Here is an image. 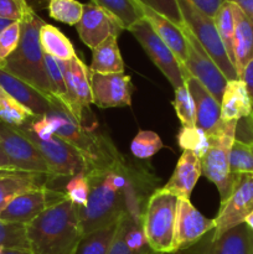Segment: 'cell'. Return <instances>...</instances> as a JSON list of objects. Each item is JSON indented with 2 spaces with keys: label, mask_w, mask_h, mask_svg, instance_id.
I'll use <instances>...</instances> for the list:
<instances>
[{
  "label": "cell",
  "mask_w": 253,
  "mask_h": 254,
  "mask_svg": "<svg viewBox=\"0 0 253 254\" xmlns=\"http://www.w3.org/2000/svg\"><path fill=\"white\" fill-rule=\"evenodd\" d=\"M47 10L56 21L76 26L83 14V4L78 0H50Z\"/></svg>",
  "instance_id": "d6a6232c"
},
{
  "label": "cell",
  "mask_w": 253,
  "mask_h": 254,
  "mask_svg": "<svg viewBox=\"0 0 253 254\" xmlns=\"http://www.w3.org/2000/svg\"><path fill=\"white\" fill-rule=\"evenodd\" d=\"M253 112V102L242 79L228 81L221 99V121L238 122Z\"/></svg>",
  "instance_id": "7402d4cb"
},
{
  "label": "cell",
  "mask_w": 253,
  "mask_h": 254,
  "mask_svg": "<svg viewBox=\"0 0 253 254\" xmlns=\"http://www.w3.org/2000/svg\"><path fill=\"white\" fill-rule=\"evenodd\" d=\"M178 143L183 150L192 151L201 159L210 146V138L206 131L197 127H181L178 134Z\"/></svg>",
  "instance_id": "836d02e7"
},
{
  "label": "cell",
  "mask_w": 253,
  "mask_h": 254,
  "mask_svg": "<svg viewBox=\"0 0 253 254\" xmlns=\"http://www.w3.org/2000/svg\"><path fill=\"white\" fill-rule=\"evenodd\" d=\"M202 175L201 161L192 151L184 150L176 168L168 183L160 188L164 192L171 193L181 200H190L196 183Z\"/></svg>",
  "instance_id": "ac0fdd59"
},
{
  "label": "cell",
  "mask_w": 253,
  "mask_h": 254,
  "mask_svg": "<svg viewBox=\"0 0 253 254\" xmlns=\"http://www.w3.org/2000/svg\"><path fill=\"white\" fill-rule=\"evenodd\" d=\"M79 39L86 46L93 50L108 37L121 35L124 29L112 15L94 2L83 4V14L76 25Z\"/></svg>",
  "instance_id": "e0dca14e"
},
{
  "label": "cell",
  "mask_w": 253,
  "mask_h": 254,
  "mask_svg": "<svg viewBox=\"0 0 253 254\" xmlns=\"http://www.w3.org/2000/svg\"><path fill=\"white\" fill-rule=\"evenodd\" d=\"M240 79H242L245 82L246 87H247V91L250 93L251 99L253 102V59L246 64V67L243 68L242 73H241Z\"/></svg>",
  "instance_id": "f6af8a7d"
},
{
  "label": "cell",
  "mask_w": 253,
  "mask_h": 254,
  "mask_svg": "<svg viewBox=\"0 0 253 254\" xmlns=\"http://www.w3.org/2000/svg\"><path fill=\"white\" fill-rule=\"evenodd\" d=\"M59 64L63 72L67 88V104L64 109L78 123L87 126L84 123V116L93 103L89 67L78 56L68 61L59 60Z\"/></svg>",
  "instance_id": "4fadbf2b"
},
{
  "label": "cell",
  "mask_w": 253,
  "mask_h": 254,
  "mask_svg": "<svg viewBox=\"0 0 253 254\" xmlns=\"http://www.w3.org/2000/svg\"><path fill=\"white\" fill-rule=\"evenodd\" d=\"M21 36V24L14 21L0 32V64L16 50Z\"/></svg>",
  "instance_id": "60d3db41"
},
{
  "label": "cell",
  "mask_w": 253,
  "mask_h": 254,
  "mask_svg": "<svg viewBox=\"0 0 253 254\" xmlns=\"http://www.w3.org/2000/svg\"><path fill=\"white\" fill-rule=\"evenodd\" d=\"M45 116L52 123L55 134L83 156L87 163L86 174L126 166L123 158L107 136L99 134L94 128L78 123L59 101L52 103L51 109Z\"/></svg>",
  "instance_id": "7a4b0ae2"
},
{
  "label": "cell",
  "mask_w": 253,
  "mask_h": 254,
  "mask_svg": "<svg viewBox=\"0 0 253 254\" xmlns=\"http://www.w3.org/2000/svg\"><path fill=\"white\" fill-rule=\"evenodd\" d=\"M178 201L176 196L158 189L146 202L141 225L146 242L155 254L174 253Z\"/></svg>",
  "instance_id": "5b68a950"
},
{
  "label": "cell",
  "mask_w": 253,
  "mask_h": 254,
  "mask_svg": "<svg viewBox=\"0 0 253 254\" xmlns=\"http://www.w3.org/2000/svg\"><path fill=\"white\" fill-rule=\"evenodd\" d=\"M0 174H1V171H0Z\"/></svg>",
  "instance_id": "11a10c76"
},
{
  "label": "cell",
  "mask_w": 253,
  "mask_h": 254,
  "mask_svg": "<svg viewBox=\"0 0 253 254\" xmlns=\"http://www.w3.org/2000/svg\"><path fill=\"white\" fill-rule=\"evenodd\" d=\"M245 223L253 231V211L247 216V218L245 220Z\"/></svg>",
  "instance_id": "f907efd6"
},
{
  "label": "cell",
  "mask_w": 253,
  "mask_h": 254,
  "mask_svg": "<svg viewBox=\"0 0 253 254\" xmlns=\"http://www.w3.org/2000/svg\"><path fill=\"white\" fill-rule=\"evenodd\" d=\"M93 104L99 108L130 107L134 84L128 74H101L89 71Z\"/></svg>",
  "instance_id": "9a60e30c"
},
{
  "label": "cell",
  "mask_w": 253,
  "mask_h": 254,
  "mask_svg": "<svg viewBox=\"0 0 253 254\" xmlns=\"http://www.w3.org/2000/svg\"><path fill=\"white\" fill-rule=\"evenodd\" d=\"M192 5H195L200 11L206 14L210 17H215L217 11L220 10L221 5L226 1V0H189Z\"/></svg>",
  "instance_id": "ee69618b"
},
{
  "label": "cell",
  "mask_w": 253,
  "mask_h": 254,
  "mask_svg": "<svg viewBox=\"0 0 253 254\" xmlns=\"http://www.w3.org/2000/svg\"><path fill=\"white\" fill-rule=\"evenodd\" d=\"M35 114L0 88V119L12 127H21Z\"/></svg>",
  "instance_id": "4dcf8cb0"
},
{
  "label": "cell",
  "mask_w": 253,
  "mask_h": 254,
  "mask_svg": "<svg viewBox=\"0 0 253 254\" xmlns=\"http://www.w3.org/2000/svg\"><path fill=\"white\" fill-rule=\"evenodd\" d=\"M40 42L45 54L60 61H68L77 56L72 42L56 26L45 22L40 29Z\"/></svg>",
  "instance_id": "4316f807"
},
{
  "label": "cell",
  "mask_w": 253,
  "mask_h": 254,
  "mask_svg": "<svg viewBox=\"0 0 253 254\" xmlns=\"http://www.w3.org/2000/svg\"><path fill=\"white\" fill-rule=\"evenodd\" d=\"M32 254H74L83 237L78 207L64 197L26 225Z\"/></svg>",
  "instance_id": "6da1fadb"
},
{
  "label": "cell",
  "mask_w": 253,
  "mask_h": 254,
  "mask_svg": "<svg viewBox=\"0 0 253 254\" xmlns=\"http://www.w3.org/2000/svg\"><path fill=\"white\" fill-rule=\"evenodd\" d=\"M20 24L21 36L19 45L16 50L0 64V68L26 82L51 102L57 101L50 87L45 64V52L40 42V29L45 21L31 10Z\"/></svg>",
  "instance_id": "3957f363"
},
{
  "label": "cell",
  "mask_w": 253,
  "mask_h": 254,
  "mask_svg": "<svg viewBox=\"0 0 253 254\" xmlns=\"http://www.w3.org/2000/svg\"><path fill=\"white\" fill-rule=\"evenodd\" d=\"M173 107L175 109L179 121H180L181 127H196L195 104H193L192 97L185 84L175 89Z\"/></svg>",
  "instance_id": "8d00e7d4"
},
{
  "label": "cell",
  "mask_w": 253,
  "mask_h": 254,
  "mask_svg": "<svg viewBox=\"0 0 253 254\" xmlns=\"http://www.w3.org/2000/svg\"><path fill=\"white\" fill-rule=\"evenodd\" d=\"M230 170L232 175L253 174V153L247 144L233 141L230 151Z\"/></svg>",
  "instance_id": "74e56055"
},
{
  "label": "cell",
  "mask_w": 253,
  "mask_h": 254,
  "mask_svg": "<svg viewBox=\"0 0 253 254\" xmlns=\"http://www.w3.org/2000/svg\"><path fill=\"white\" fill-rule=\"evenodd\" d=\"M216 27L220 34L221 40L223 42L226 51H227L230 60L235 61V55H233V40H235V15H233V4L232 1L226 0L221 5L220 10L213 17ZM235 66V64H233Z\"/></svg>",
  "instance_id": "f546056e"
},
{
  "label": "cell",
  "mask_w": 253,
  "mask_h": 254,
  "mask_svg": "<svg viewBox=\"0 0 253 254\" xmlns=\"http://www.w3.org/2000/svg\"><path fill=\"white\" fill-rule=\"evenodd\" d=\"M89 71L93 73H124V62L118 47V37L111 36L92 50Z\"/></svg>",
  "instance_id": "d4e9b609"
},
{
  "label": "cell",
  "mask_w": 253,
  "mask_h": 254,
  "mask_svg": "<svg viewBox=\"0 0 253 254\" xmlns=\"http://www.w3.org/2000/svg\"><path fill=\"white\" fill-rule=\"evenodd\" d=\"M183 14L185 25L189 27L193 36L197 39L201 46L210 55L218 68L222 71L227 81L238 79L237 72L232 61L228 57L223 42L221 40L220 34L216 27L213 17L207 16L202 11L197 9L195 5L191 4L189 0H178Z\"/></svg>",
  "instance_id": "52a82bcc"
},
{
  "label": "cell",
  "mask_w": 253,
  "mask_h": 254,
  "mask_svg": "<svg viewBox=\"0 0 253 254\" xmlns=\"http://www.w3.org/2000/svg\"><path fill=\"white\" fill-rule=\"evenodd\" d=\"M228 1L235 2L253 24V0H228Z\"/></svg>",
  "instance_id": "bcb514c9"
},
{
  "label": "cell",
  "mask_w": 253,
  "mask_h": 254,
  "mask_svg": "<svg viewBox=\"0 0 253 254\" xmlns=\"http://www.w3.org/2000/svg\"><path fill=\"white\" fill-rule=\"evenodd\" d=\"M250 254H253V231H252V236H251V251Z\"/></svg>",
  "instance_id": "816d5d0a"
},
{
  "label": "cell",
  "mask_w": 253,
  "mask_h": 254,
  "mask_svg": "<svg viewBox=\"0 0 253 254\" xmlns=\"http://www.w3.org/2000/svg\"><path fill=\"white\" fill-rule=\"evenodd\" d=\"M56 176L27 171H1L0 174V213L21 193L35 189L46 188Z\"/></svg>",
  "instance_id": "ffe728a7"
},
{
  "label": "cell",
  "mask_w": 253,
  "mask_h": 254,
  "mask_svg": "<svg viewBox=\"0 0 253 254\" xmlns=\"http://www.w3.org/2000/svg\"><path fill=\"white\" fill-rule=\"evenodd\" d=\"M108 171L86 174L89 181L88 202L84 207L78 208L82 236L116 225L126 212L138 215L135 207L126 198V190H118L112 185Z\"/></svg>",
  "instance_id": "277c9868"
},
{
  "label": "cell",
  "mask_w": 253,
  "mask_h": 254,
  "mask_svg": "<svg viewBox=\"0 0 253 254\" xmlns=\"http://www.w3.org/2000/svg\"><path fill=\"white\" fill-rule=\"evenodd\" d=\"M2 254H32L30 251H20V250H4Z\"/></svg>",
  "instance_id": "681fc988"
},
{
  "label": "cell",
  "mask_w": 253,
  "mask_h": 254,
  "mask_svg": "<svg viewBox=\"0 0 253 254\" xmlns=\"http://www.w3.org/2000/svg\"><path fill=\"white\" fill-rule=\"evenodd\" d=\"M164 148L160 136L155 131L140 130L130 144V151L138 159H150Z\"/></svg>",
  "instance_id": "e575fe53"
},
{
  "label": "cell",
  "mask_w": 253,
  "mask_h": 254,
  "mask_svg": "<svg viewBox=\"0 0 253 254\" xmlns=\"http://www.w3.org/2000/svg\"><path fill=\"white\" fill-rule=\"evenodd\" d=\"M107 254H154V253H136L134 251H131L129 248V246L126 245V240H124L123 230L119 226V223H117V231L116 235H114L113 242H112L111 248H109L108 253Z\"/></svg>",
  "instance_id": "7bdbcfd3"
},
{
  "label": "cell",
  "mask_w": 253,
  "mask_h": 254,
  "mask_svg": "<svg viewBox=\"0 0 253 254\" xmlns=\"http://www.w3.org/2000/svg\"><path fill=\"white\" fill-rule=\"evenodd\" d=\"M252 211L253 174L236 175L232 193L225 202L221 203L220 212L215 218L212 241L218 240L227 231L245 223V220Z\"/></svg>",
  "instance_id": "8fae6325"
},
{
  "label": "cell",
  "mask_w": 253,
  "mask_h": 254,
  "mask_svg": "<svg viewBox=\"0 0 253 254\" xmlns=\"http://www.w3.org/2000/svg\"><path fill=\"white\" fill-rule=\"evenodd\" d=\"M118 223V222H117ZM116 225L101 228L83 236L77 246L74 254H107L113 242L117 231Z\"/></svg>",
  "instance_id": "f1b7e54d"
},
{
  "label": "cell",
  "mask_w": 253,
  "mask_h": 254,
  "mask_svg": "<svg viewBox=\"0 0 253 254\" xmlns=\"http://www.w3.org/2000/svg\"><path fill=\"white\" fill-rule=\"evenodd\" d=\"M2 251H4V248L0 247V254H2Z\"/></svg>",
  "instance_id": "f5cc1de1"
},
{
  "label": "cell",
  "mask_w": 253,
  "mask_h": 254,
  "mask_svg": "<svg viewBox=\"0 0 253 254\" xmlns=\"http://www.w3.org/2000/svg\"><path fill=\"white\" fill-rule=\"evenodd\" d=\"M140 7L143 10L144 17L148 20V22L151 25L156 35L174 52V55H175L176 59L179 60V62H180L184 68V64H185L186 61V52H188V41H186L183 29H180L178 25H175L173 21L166 19L163 15L158 14L154 10L149 9L144 5H140Z\"/></svg>",
  "instance_id": "603a6c76"
},
{
  "label": "cell",
  "mask_w": 253,
  "mask_h": 254,
  "mask_svg": "<svg viewBox=\"0 0 253 254\" xmlns=\"http://www.w3.org/2000/svg\"><path fill=\"white\" fill-rule=\"evenodd\" d=\"M0 146L17 171L55 176L42 154L37 150L31 140L16 127L5 123L1 119H0Z\"/></svg>",
  "instance_id": "30bf717a"
},
{
  "label": "cell",
  "mask_w": 253,
  "mask_h": 254,
  "mask_svg": "<svg viewBox=\"0 0 253 254\" xmlns=\"http://www.w3.org/2000/svg\"><path fill=\"white\" fill-rule=\"evenodd\" d=\"M0 247L4 250L30 251L26 225L0 220Z\"/></svg>",
  "instance_id": "1f68e13d"
},
{
  "label": "cell",
  "mask_w": 253,
  "mask_h": 254,
  "mask_svg": "<svg viewBox=\"0 0 253 254\" xmlns=\"http://www.w3.org/2000/svg\"><path fill=\"white\" fill-rule=\"evenodd\" d=\"M233 4L235 15V40H233V55H235L236 72L240 78L246 64L253 59V24L245 12Z\"/></svg>",
  "instance_id": "cb8c5ba5"
},
{
  "label": "cell",
  "mask_w": 253,
  "mask_h": 254,
  "mask_svg": "<svg viewBox=\"0 0 253 254\" xmlns=\"http://www.w3.org/2000/svg\"><path fill=\"white\" fill-rule=\"evenodd\" d=\"M31 10L26 0H0V19L22 21Z\"/></svg>",
  "instance_id": "b9f144b4"
},
{
  "label": "cell",
  "mask_w": 253,
  "mask_h": 254,
  "mask_svg": "<svg viewBox=\"0 0 253 254\" xmlns=\"http://www.w3.org/2000/svg\"><path fill=\"white\" fill-rule=\"evenodd\" d=\"M0 88L4 89L12 98L30 109L35 116L46 114L54 103L41 92L2 68H0Z\"/></svg>",
  "instance_id": "44dd1931"
},
{
  "label": "cell",
  "mask_w": 253,
  "mask_h": 254,
  "mask_svg": "<svg viewBox=\"0 0 253 254\" xmlns=\"http://www.w3.org/2000/svg\"><path fill=\"white\" fill-rule=\"evenodd\" d=\"M92 2L112 15L124 30L144 19L143 10L135 0H92Z\"/></svg>",
  "instance_id": "83f0119b"
},
{
  "label": "cell",
  "mask_w": 253,
  "mask_h": 254,
  "mask_svg": "<svg viewBox=\"0 0 253 254\" xmlns=\"http://www.w3.org/2000/svg\"><path fill=\"white\" fill-rule=\"evenodd\" d=\"M236 126L237 122L221 121L217 128L208 134L210 146L200 159L202 175L216 185L221 203L230 197L236 180L230 170V151L235 141Z\"/></svg>",
  "instance_id": "8992f818"
},
{
  "label": "cell",
  "mask_w": 253,
  "mask_h": 254,
  "mask_svg": "<svg viewBox=\"0 0 253 254\" xmlns=\"http://www.w3.org/2000/svg\"><path fill=\"white\" fill-rule=\"evenodd\" d=\"M135 1L165 16L166 19L178 25L180 29L186 26L178 0H135Z\"/></svg>",
  "instance_id": "f35d334b"
},
{
  "label": "cell",
  "mask_w": 253,
  "mask_h": 254,
  "mask_svg": "<svg viewBox=\"0 0 253 254\" xmlns=\"http://www.w3.org/2000/svg\"><path fill=\"white\" fill-rule=\"evenodd\" d=\"M64 193L77 207H84L89 196V181L86 174L81 173L72 176L71 180L66 184Z\"/></svg>",
  "instance_id": "ab89813d"
},
{
  "label": "cell",
  "mask_w": 253,
  "mask_h": 254,
  "mask_svg": "<svg viewBox=\"0 0 253 254\" xmlns=\"http://www.w3.org/2000/svg\"><path fill=\"white\" fill-rule=\"evenodd\" d=\"M188 41V52L184 71L186 74L197 79L216 99L221 103L223 91L227 84V78L217 64L213 62L210 55L205 51L188 26L183 29Z\"/></svg>",
  "instance_id": "9c48e42d"
},
{
  "label": "cell",
  "mask_w": 253,
  "mask_h": 254,
  "mask_svg": "<svg viewBox=\"0 0 253 254\" xmlns=\"http://www.w3.org/2000/svg\"><path fill=\"white\" fill-rule=\"evenodd\" d=\"M188 87L195 104V124L207 134H211L221 122V103L193 77L185 73Z\"/></svg>",
  "instance_id": "d6986e66"
},
{
  "label": "cell",
  "mask_w": 253,
  "mask_h": 254,
  "mask_svg": "<svg viewBox=\"0 0 253 254\" xmlns=\"http://www.w3.org/2000/svg\"><path fill=\"white\" fill-rule=\"evenodd\" d=\"M29 6L34 10L35 12L37 10H42V9H46L47 5H49L50 0H26Z\"/></svg>",
  "instance_id": "c3c4849f"
},
{
  "label": "cell",
  "mask_w": 253,
  "mask_h": 254,
  "mask_svg": "<svg viewBox=\"0 0 253 254\" xmlns=\"http://www.w3.org/2000/svg\"><path fill=\"white\" fill-rule=\"evenodd\" d=\"M128 31L135 37L146 55L150 57L154 64L163 72V74L168 78L174 88L176 89L185 84V71L183 66L176 59L174 52L169 49L168 45L156 35L145 17L139 20Z\"/></svg>",
  "instance_id": "ba28073f"
},
{
  "label": "cell",
  "mask_w": 253,
  "mask_h": 254,
  "mask_svg": "<svg viewBox=\"0 0 253 254\" xmlns=\"http://www.w3.org/2000/svg\"><path fill=\"white\" fill-rule=\"evenodd\" d=\"M215 228V218L205 217L193 207L190 200L179 198L176 207L174 253L195 245L207 232Z\"/></svg>",
  "instance_id": "2e32d148"
},
{
  "label": "cell",
  "mask_w": 253,
  "mask_h": 254,
  "mask_svg": "<svg viewBox=\"0 0 253 254\" xmlns=\"http://www.w3.org/2000/svg\"><path fill=\"white\" fill-rule=\"evenodd\" d=\"M45 64H46V72L47 77H49V83L50 87H51L52 94L62 104V107L66 108L67 88L63 72H62L61 66H60L59 60L45 54Z\"/></svg>",
  "instance_id": "d590c367"
},
{
  "label": "cell",
  "mask_w": 253,
  "mask_h": 254,
  "mask_svg": "<svg viewBox=\"0 0 253 254\" xmlns=\"http://www.w3.org/2000/svg\"><path fill=\"white\" fill-rule=\"evenodd\" d=\"M251 236L252 230L246 223H241L212 241L208 254H250Z\"/></svg>",
  "instance_id": "484cf974"
},
{
  "label": "cell",
  "mask_w": 253,
  "mask_h": 254,
  "mask_svg": "<svg viewBox=\"0 0 253 254\" xmlns=\"http://www.w3.org/2000/svg\"><path fill=\"white\" fill-rule=\"evenodd\" d=\"M0 171H17L6 154L4 153L1 146H0Z\"/></svg>",
  "instance_id": "7dc6e473"
},
{
  "label": "cell",
  "mask_w": 253,
  "mask_h": 254,
  "mask_svg": "<svg viewBox=\"0 0 253 254\" xmlns=\"http://www.w3.org/2000/svg\"><path fill=\"white\" fill-rule=\"evenodd\" d=\"M250 117H251V119H252V122H253V112H252V114H251Z\"/></svg>",
  "instance_id": "db71d44e"
},
{
  "label": "cell",
  "mask_w": 253,
  "mask_h": 254,
  "mask_svg": "<svg viewBox=\"0 0 253 254\" xmlns=\"http://www.w3.org/2000/svg\"><path fill=\"white\" fill-rule=\"evenodd\" d=\"M66 197L62 191L49 188H40L26 191L15 197L0 213V220L27 225L41 215L45 210Z\"/></svg>",
  "instance_id": "5bb4252c"
},
{
  "label": "cell",
  "mask_w": 253,
  "mask_h": 254,
  "mask_svg": "<svg viewBox=\"0 0 253 254\" xmlns=\"http://www.w3.org/2000/svg\"><path fill=\"white\" fill-rule=\"evenodd\" d=\"M22 134L27 136L42 154L52 174L57 178H72L81 173H87V163L83 156L69 145L67 141L55 134L47 140H42L32 135L29 131L16 127Z\"/></svg>",
  "instance_id": "7c38bea8"
}]
</instances>
